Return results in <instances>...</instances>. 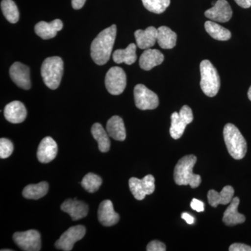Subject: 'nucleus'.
Here are the masks:
<instances>
[{
	"label": "nucleus",
	"mask_w": 251,
	"mask_h": 251,
	"mask_svg": "<svg viewBox=\"0 0 251 251\" xmlns=\"http://www.w3.org/2000/svg\"><path fill=\"white\" fill-rule=\"evenodd\" d=\"M117 35V27L112 25L100 31L92 41L91 57L98 65H103L108 62Z\"/></svg>",
	"instance_id": "nucleus-1"
},
{
	"label": "nucleus",
	"mask_w": 251,
	"mask_h": 251,
	"mask_svg": "<svg viewBox=\"0 0 251 251\" xmlns=\"http://www.w3.org/2000/svg\"><path fill=\"white\" fill-rule=\"evenodd\" d=\"M197 161L195 155H188L182 157L176 163L175 168L174 179L179 186H188L197 188L202 182L201 176L193 173V168Z\"/></svg>",
	"instance_id": "nucleus-2"
},
{
	"label": "nucleus",
	"mask_w": 251,
	"mask_h": 251,
	"mask_svg": "<svg viewBox=\"0 0 251 251\" xmlns=\"http://www.w3.org/2000/svg\"><path fill=\"white\" fill-rule=\"evenodd\" d=\"M225 143L230 156L236 160L242 159L247 152V143L241 132L232 124H227L224 129Z\"/></svg>",
	"instance_id": "nucleus-3"
},
{
	"label": "nucleus",
	"mask_w": 251,
	"mask_h": 251,
	"mask_svg": "<svg viewBox=\"0 0 251 251\" xmlns=\"http://www.w3.org/2000/svg\"><path fill=\"white\" fill-rule=\"evenodd\" d=\"M41 76L44 83L50 90H56L60 85L64 73V62L61 57H48L43 62Z\"/></svg>",
	"instance_id": "nucleus-4"
},
{
	"label": "nucleus",
	"mask_w": 251,
	"mask_h": 251,
	"mask_svg": "<svg viewBox=\"0 0 251 251\" xmlns=\"http://www.w3.org/2000/svg\"><path fill=\"white\" fill-rule=\"evenodd\" d=\"M201 74L202 92L207 97H215L221 87V80L217 70L210 61L205 59L201 63Z\"/></svg>",
	"instance_id": "nucleus-5"
},
{
	"label": "nucleus",
	"mask_w": 251,
	"mask_h": 251,
	"mask_svg": "<svg viewBox=\"0 0 251 251\" xmlns=\"http://www.w3.org/2000/svg\"><path fill=\"white\" fill-rule=\"evenodd\" d=\"M105 87L112 95L123 93L126 86V75L122 68L112 67L105 75Z\"/></svg>",
	"instance_id": "nucleus-6"
},
{
	"label": "nucleus",
	"mask_w": 251,
	"mask_h": 251,
	"mask_svg": "<svg viewBox=\"0 0 251 251\" xmlns=\"http://www.w3.org/2000/svg\"><path fill=\"white\" fill-rule=\"evenodd\" d=\"M134 99L137 108L142 110H153L159 104L158 96L142 84L135 87Z\"/></svg>",
	"instance_id": "nucleus-7"
},
{
	"label": "nucleus",
	"mask_w": 251,
	"mask_h": 251,
	"mask_svg": "<svg viewBox=\"0 0 251 251\" xmlns=\"http://www.w3.org/2000/svg\"><path fill=\"white\" fill-rule=\"evenodd\" d=\"M13 239L23 251H39L41 249V234L35 229L14 233Z\"/></svg>",
	"instance_id": "nucleus-8"
},
{
	"label": "nucleus",
	"mask_w": 251,
	"mask_h": 251,
	"mask_svg": "<svg viewBox=\"0 0 251 251\" xmlns=\"http://www.w3.org/2000/svg\"><path fill=\"white\" fill-rule=\"evenodd\" d=\"M128 184L132 194L138 201H143L145 196L152 194L155 191V179L151 175H146L142 179L130 178Z\"/></svg>",
	"instance_id": "nucleus-9"
},
{
	"label": "nucleus",
	"mask_w": 251,
	"mask_h": 251,
	"mask_svg": "<svg viewBox=\"0 0 251 251\" xmlns=\"http://www.w3.org/2000/svg\"><path fill=\"white\" fill-rule=\"evenodd\" d=\"M86 229L83 226H73L67 229L55 242V247L59 250L70 251L72 250L75 243L85 237Z\"/></svg>",
	"instance_id": "nucleus-10"
},
{
	"label": "nucleus",
	"mask_w": 251,
	"mask_h": 251,
	"mask_svg": "<svg viewBox=\"0 0 251 251\" xmlns=\"http://www.w3.org/2000/svg\"><path fill=\"white\" fill-rule=\"evenodd\" d=\"M10 77L13 82L23 90L31 88L30 71L27 66L21 62H15L9 69Z\"/></svg>",
	"instance_id": "nucleus-11"
},
{
	"label": "nucleus",
	"mask_w": 251,
	"mask_h": 251,
	"mask_svg": "<svg viewBox=\"0 0 251 251\" xmlns=\"http://www.w3.org/2000/svg\"><path fill=\"white\" fill-rule=\"evenodd\" d=\"M206 18L215 22L226 23L232 16V10L226 0H218L211 9L204 12Z\"/></svg>",
	"instance_id": "nucleus-12"
},
{
	"label": "nucleus",
	"mask_w": 251,
	"mask_h": 251,
	"mask_svg": "<svg viewBox=\"0 0 251 251\" xmlns=\"http://www.w3.org/2000/svg\"><path fill=\"white\" fill-rule=\"evenodd\" d=\"M57 143L51 137H46L41 140L37 150V158L42 163H49L53 161L57 154Z\"/></svg>",
	"instance_id": "nucleus-13"
},
{
	"label": "nucleus",
	"mask_w": 251,
	"mask_h": 251,
	"mask_svg": "<svg viewBox=\"0 0 251 251\" xmlns=\"http://www.w3.org/2000/svg\"><path fill=\"white\" fill-rule=\"evenodd\" d=\"M61 209L71 216L73 221L83 219L88 214V205L82 201L68 199L61 205Z\"/></svg>",
	"instance_id": "nucleus-14"
},
{
	"label": "nucleus",
	"mask_w": 251,
	"mask_h": 251,
	"mask_svg": "<svg viewBox=\"0 0 251 251\" xmlns=\"http://www.w3.org/2000/svg\"><path fill=\"white\" fill-rule=\"evenodd\" d=\"M99 222L105 227L115 226L120 221V215L115 212L113 204L109 200L100 203L98 210Z\"/></svg>",
	"instance_id": "nucleus-15"
},
{
	"label": "nucleus",
	"mask_w": 251,
	"mask_h": 251,
	"mask_svg": "<svg viewBox=\"0 0 251 251\" xmlns=\"http://www.w3.org/2000/svg\"><path fill=\"white\" fill-rule=\"evenodd\" d=\"M27 110L24 104L18 100L11 102L5 106L4 117L12 124L22 123L27 117Z\"/></svg>",
	"instance_id": "nucleus-16"
},
{
	"label": "nucleus",
	"mask_w": 251,
	"mask_h": 251,
	"mask_svg": "<svg viewBox=\"0 0 251 251\" xmlns=\"http://www.w3.org/2000/svg\"><path fill=\"white\" fill-rule=\"evenodd\" d=\"M63 23L61 20L56 19L50 23L41 21L36 25L34 27L35 33L44 40L52 39L57 35L58 31L62 30Z\"/></svg>",
	"instance_id": "nucleus-17"
},
{
	"label": "nucleus",
	"mask_w": 251,
	"mask_h": 251,
	"mask_svg": "<svg viewBox=\"0 0 251 251\" xmlns=\"http://www.w3.org/2000/svg\"><path fill=\"white\" fill-rule=\"evenodd\" d=\"M164 60V55L156 49H146L140 57V67L143 70L150 71L160 65Z\"/></svg>",
	"instance_id": "nucleus-18"
},
{
	"label": "nucleus",
	"mask_w": 251,
	"mask_h": 251,
	"mask_svg": "<svg viewBox=\"0 0 251 251\" xmlns=\"http://www.w3.org/2000/svg\"><path fill=\"white\" fill-rule=\"evenodd\" d=\"M158 29L149 27L145 30L138 29L135 31V37L137 46L140 49H148L155 45L157 41Z\"/></svg>",
	"instance_id": "nucleus-19"
},
{
	"label": "nucleus",
	"mask_w": 251,
	"mask_h": 251,
	"mask_svg": "<svg viewBox=\"0 0 251 251\" xmlns=\"http://www.w3.org/2000/svg\"><path fill=\"white\" fill-rule=\"evenodd\" d=\"M234 188L231 186H226L219 193L215 190H210L208 192V202L213 207H217L219 204H229L233 199Z\"/></svg>",
	"instance_id": "nucleus-20"
},
{
	"label": "nucleus",
	"mask_w": 251,
	"mask_h": 251,
	"mask_svg": "<svg viewBox=\"0 0 251 251\" xmlns=\"http://www.w3.org/2000/svg\"><path fill=\"white\" fill-rule=\"evenodd\" d=\"M239 202L240 201L239 198H233L232 202L229 203L228 207L225 211L223 221L226 226H234L245 222V216L238 211Z\"/></svg>",
	"instance_id": "nucleus-21"
},
{
	"label": "nucleus",
	"mask_w": 251,
	"mask_h": 251,
	"mask_svg": "<svg viewBox=\"0 0 251 251\" xmlns=\"http://www.w3.org/2000/svg\"><path fill=\"white\" fill-rule=\"evenodd\" d=\"M106 130L109 136L117 141H124L126 137L125 123L121 117H112L107 122Z\"/></svg>",
	"instance_id": "nucleus-22"
},
{
	"label": "nucleus",
	"mask_w": 251,
	"mask_h": 251,
	"mask_svg": "<svg viewBox=\"0 0 251 251\" xmlns=\"http://www.w3.org/2000/svg\"><path fill=\"white\" fill-rule=\"evenodd\" d=\"M112 58L117 64H133L137 60L136 45L130 44L126 49L117 50L113 52Z\"/></svg>",
	"instance_id": "nucleus-23"
},
{
	"label": "nucleus",
	"mask_w": 251,
	"mask_h": 251,
	"mask_svg": "<svg viewBox=\"0 0 251 251\" xmlns=\"http://www.w3.org/2000/svg\"><path fill=\"white\" fill-rule=\"evenodd\" d=\"M176 39H177V36H176V33L169 27H166V26H161L158 28L157 42L161 49H173L176 45Z\"/></svg>",
	"instance_id": "nucleus-24"
},
{
	"label": "nucleus",
	"mask_w": 251,
	"mask_h": 251,
	"mask_svg": "<svg viewBox=\"0 0 251 251\" xmlns=\"http://www.w3.org/2000/svg\"><path fill=\"white\" fill-rule=\"evenodd\" d=\"M92 134L99 144V149L101 152H108L110 148V141L108 132L99 123H95L92 127Z\"/></svg>",
	"instance_id": "nucleus-25"
},
{
	"label": "nucleus",
	"mask_w": 251,
	"mask_h": 251,
	"mask_svg": "<svg viewBox=\"0 0 251 251\" xmlns=\"http://www.w3.org/2000/svg\"><path fill=\"white\" fill-rule=\"evenodd\" d=\"M49 186L46 181L37 184H29L23 189V197L30 200H39L44 197L49 191Z\"/></svg>",
	"instance_id": "nucleus-26"
},
{
	"label": "nucleus",
	"mask_w": 251,
	"mask_h": 251,
	"mask_svg": "<svg viewBox=\"0 0 251 251\" xmlns=\"http://www.w3.org/2000/svg\"><path fill=\"white\" fill-rule=\"evenodd\" d=\"M206 32L218 41H227L230 39L232 34L228 29L213 21H206L204 24Z\"/></svg>",
	"instance_id": "nucleus-27"
},
{
	"label": "nucleus",
	"mask_w": 251,
	"mask_h": 251,
	"mask_svg": "<svg viewBox=\"0 0 251 251\" xmlns=\"http://www.w3.org/2000/svg\"><path fill=\"white\" fill-rule=\"evenodd\" d=\"M188 124L184 120L178 112H173L171 115V126L170 133L172 138L175 140L179 139L184 134L185 128Z\"/></svg>",
	"instance_id": "nucleus-28"
},
{
	"label": "nucleus",
	"mask_w": 251,
	"mask_h": 251,
	"mask_svg": "<svg viewBox=\"0 0 251 251\" xmlns=\"http://www.w3.org/2000/svg\"><path fill=\"white\" fill-rule=\"evenodd\" d=\"M1 9L4 17L9 23L14 24L18 22L20 16L19 11L13 0H2Z\"/></svg>",
	"instance_id": "nucleus-29"
},
{
	"label": "nucleus",
	"mask_w": 251,
	"mask_h": 251,
	"mask_svg": "<svg viewBox=\"0 0 251 251\" xmlns=\"http://www.w3.org/2000/svg\"><path fill=\"white\" fill-rule=\"evenodd\" d=\"M102 182L103 181L99 175L90 173L84 176L81 184L86 191H88L89 193H93L98 191L100 186H101Z\"/></svg>",
	"instance_id": "nucleus-30"
},
{
	"label": "nucleus",
	"mask_w": 251,
	"mask_h": 251,
	"mask_svg": "<svg viewBox=\"0 0 251 251\" xmlns=\"http://www.w3.org/2000/svg\"><path fill=\"white\" fill-rule=\"evenodd\" d=\"M149 11L159 14L164 12L171 4V0H142Z\"/></svg>",
	"instance_id": "nucleus-31"
},
{
	"label": "nucleus",
	"mask_w": 251,
	"mask_h": 251,
	"mask_svg": "<svg viewBox=\"0 0 251 251\" xmlns=\"http://www.w3.org/2000/svg\"><path fill=\"white\" fill-rule=\"evenodd\" d=\"M14 145L12 142L6 138H1L0 139V158H9L11 153L14 151Z\"/></svg>",
	"instance_id": "nucleus-32"
},
{
	"label": "nucleus",
	"mask_w": 251,
	"mask_h": 251,
	"mask_svg": "<svg viewBox=\"0 0 251 251\" xmlns=\"http://www.w3.org/2000/svg\"><path fill=\"white\" fill-rule=\"evenodd\" d=\"M180 116L187 122L188 125L191 124L193 120L192 110L188 105H184L179 112Z\"/></svg>",
	"instance_id": "nucleus-33"
},
{
	"label": "nucleus",
	"mask_w": 251,
	"mask_h": 251,
	"mask_svg": "<svg viewBox=\"0 0 251 251\" xmlns=\"http://www.w3.org/2000/svg\"><path fill=\"white\" fill-rule=\"evenodd\" d=\"M148 251H166V247L163 242L158 240L151 241L149 243L147 247Z\"/></svg>",
	"instance_id": "nucleus-34"
},
{
	"label": "nucleus",
	"mask_w": 251,
	"mask_h": 251,
	"mask_svg": "<svg viewBox=\"0 0 251 251\" xmlns=\"http://www.w3.org/2000/svg\"><path fill=\"white\" fill-rule=\"evenodd\" d=\"M229 251H251V247L247 244L234 243L229 248Z\"/></svg>",
	"instance_id": "nucleus-35"
},
{
	"label": "nucleus",
	"mask_w": 251,
	"mask_h": 251,
	"mask_svg": "<svg viewBox=\"0 0 251 251\" xmlns=\"http://www.w3.org/2000/svg\"><path fill=\"white\" fill-rule=\"evenodd\" d=\"M191 206L193 210L196 211L197 212H202L204 211V202L199 201V200L196 199V198H194L191 201Z\"/></svg>",
	"instance_id": "nucleus-36"
},
{
	"label": "nucleus",
	"mask_w": 251,
	"mask_h": 251,
	"mask_svg": "<svg viewBox=\"0 0 251 251\" xmlns=\"http://www.w3.org/2000/svg\"><path fill=\"white\" fill-rule=\"evenodd\" d=\"M86 0H72V4L74 9H80L83 7Z\"/></svg>",
	"instance_id": "nucleus-37"
},
{
	"label": "nucleus",
	"mask_w": 251,
	"mask_h": 251,
	"mask_svg": "<svg viewBox=\"0 0 251 251\" xmlns=\"http://www.w3.org/2000/svg\"><path fill=\"white\" fill-rule=\"evenodd\" d=\"M239 6L244 8V9H248L251 6V0H234Z\"/></svg>",
	"instance_id": "nucleus-38"
},
{
	"label": "nucleus",
	"mask_w": 251,
	"mask_h": 251,
	"mask_svg": "<svg viewBox=\"0 0 251 251\" xmlns=\"http://www.w3.org/2000/svg\"><path fill=\"white\" fill-rule=\"evenodd\" d=\"M181 219H184L189 225H193L195 223L194 217L186 212H184L181 214Z\"/></svg>",
	"instance_id": "nucleus-39"
},
{
	"label": "nucleus",
	"mask_w": 251,
	"mask_h": 251,
	"mask_svg": "<svg viewBox=\"0 0 251 251\" xmlns=\"http://www.w3.org/2000/svg\"><path fill=\"white\" fill-rule=\"evenodd\" d=\"M248 97H249V100H251V86L248 92Z\"/></svg>",
	"instance_id": "nucleus-40"
}]
</instances>
